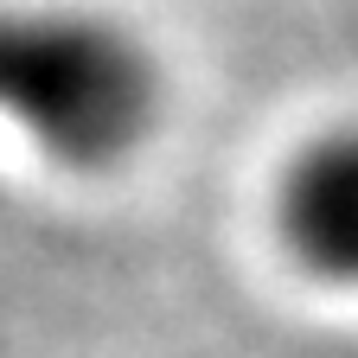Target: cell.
I'll return each mask as SVG.
<instances>
[{
    "label": "cell",
    "instance_id": "obj_1",
    "mask_svg": "<svg viewBox=\"0 0 358 358\" xmlns=\"http://www.w3.org/2000/svg\"><path fill=\"white\" fill-rule=\"evenodd\" d=\"M0 122L58 166H122L160 122V64L109 13L0 0Z\"/></svg>",
    "mask_w": 358,
    "mask_h": 358
},
{
    "label": "cell",
    "instance_id": "obj_2",
    "mask_svg": "<svg viewBox=\"0 0 358 358\" xmlns=\"http://www.w3.org/2000/svg\"><path fill=\"white\" fill-rule=\"evenodd\" d=\"M275 224L307 275L358 282V128H327L288 160Z\"/></svg>",
    "mask_w": 358,
    "mask_h": 358
}]
</instances>
